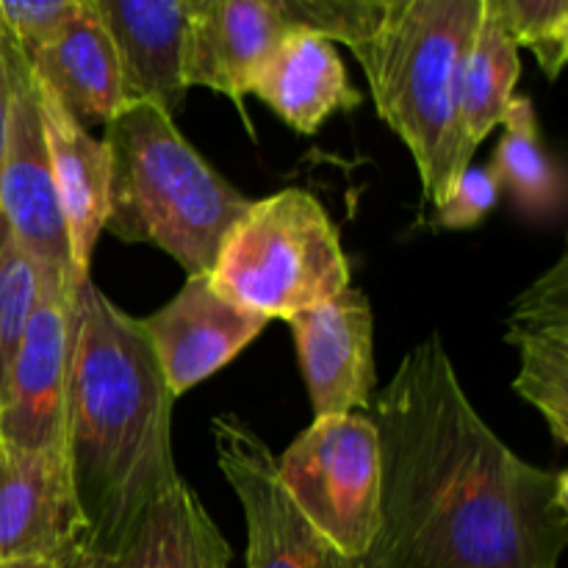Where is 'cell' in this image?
<instances>
[{
	"instance_id": "1",
	"label": "cell",
	"mask_w": 568,
	"mask_h": 568,
	"mask_svg": "<svg viewBox=\"0 0 568 568\" xmlns=\"http://www.w3.org/2000/svg\"><path fill=\"white\" fill-rule=\"evenodd\" d=\"M369 416L381 527L364 568H558L568 475L521 460L466 397L442 336L405 353Z\"/></svg>"
},
{
	"instance_id": "2",
	"label": "cell",
	"mask_w": 568,
	"mask_h": 568,
	"mask_svg": "<svg viewBox=\"0 0 568 568\" xmlns=\"http://www.w3.org/2000/svg\"><path fill=\"white\" fill-rule=\"evenodd\" d=\"M172 405L139 320L83 277L72 308L64 460L89 560L114 552L139 516L181 480Z\"/></svg>"
},
{
	"instance_id": "3",
	"label": "cell",
	"mask_w": 568,
	"mask_h": 568,
	"mask_svg": "<svg viewBox=\"0 0 568 568\" xmlns=\"http://www.w3.org/2000/svg\"><path fill=\"white\" fill-rule=\"evenodd\" d=\"M111 236L150 244L186 275H209L253 200L225 181L153 100H128L105 122Z\"/></svg>"
},
{
	"instance_id": "4",
	"label": "cell",
	"mask_w": 568,
	"mask_h": 568,
	"mask_svg": "<svg viewBox=\"0 0 568 568\" xmlns=\"http://www.w3.org/2000/svg\"><path fill=\"white\" fill-rule=\"evenodd\" d=\"M486 0H403L355 59L381 120L410 150L425 197H447L460 172L458 109L466 55Z\"/></svg>"
},
{
	"instance_id": "5",
	"label": "cell",
	"mask_w": 568,
	"mask_h": 568,
	"mask_svg": "<svg viewBox=\"0 0 568 568\" xmlns=\"http://www.w3.org/2000/svg\"><path fill=\"white\" fill-rule=\"evenodd\" d=\"M209 281L264 320H292L349 286V261L325 205L305 189L253 200L227 231Z\"/></svg>"
},
{
	"instance_id": "6",
	"label": "cell",
	"mask_w": 568,
	"mask_h": 568,
	"mask_svg": "<svg viewBox=\"0 0 568 568\" xmlns=\"http://www.w3.org/2000/svg\"><path fill=\"white\" fill-rule=\"evenodd\" d=\"M386 14L383 0H205L186 17L183 83L231 98L250 131L247 81L283 39L316 33L358 55Z\"/></svg>"
},
{
	"instance_id": "7",
	"label": "cell",
	"mask_w": 568,
	"mask_h": 568,
	"mask_svg": "<svg viewBox=\"0 0 568 568\" xmlns=\"http://www.w3.org/2000/svg\"><path fill=\"white\" fill-rule=\"evenodd\" d=\"M275 466L308 525L342 555L364 560L381 527L383 466L372 416H320Z\"/></svg>"
},
{
	"instance_id": "8",
	"label": "cell",
	"mask_w": 568,
	"mask_h": 568,
	"mask_svg": "<svg viewBox=\"0 0 568 568\" xmlns=\"http://www.w3.org/2000/svg\"><path fill=\"white\" fill-rule=\"evenodd\" d=\"M6 33V31H3ZM9 53V131L0 161V216L48 281L78 283L70 236L50 172L42 111L28 55L6 33Z\"/></svg>"
},
{
	"instance_id": "9",
	"label": "cell",
	"mask_w": 568,
	"mask_h": 568,
	"mask_svg": "<svg viewBox=\"0 0 568 568\" xmlns=\"http://www.w3.org/2000/svg\"><path fill=\"white\" fill-rule=\"evenodd\" d=\"M216 460L247 521V568H364L308 525L277 477L275 455L239 416L211 422Z\"/></svg>"
},
{
	"instance_id": "10",
	"label": "cell",
	"mask_w": 568,
	"mask_h": 568,
	"mask_svg": "<svg viewBox=\"0 0 568 568\" xmlns=\"http://www.w3.org/2000/svg\"><path fill=\"white\" fill-rule=\"evenodd\" d=\"M0 560L89 566L87 530L61 449L42 453L0 438Z\"/></svg>"
},
{
	"instance_id": "11",
	"label": "cell",
	"mask_w": 568,
	"mask_h": 568,
	"mask_svg": "<svg viewBox=\"0 0 568 568\" xmlns=\"http://www.w3.org/2000/svg\"><path fill=\"white\" fill-rule=\"evenodd\" d=\"M83 281V277H81ZM78 281V283H81ZM78 283L44 277L9 375L0 438L26 449L64 453L67 377L72 353V308Z\"/></svg>"
},
{
	"instance_id": "12",
	"label": "cell",
	"mask_w": 568,
	"mask_h": 568,
	"mask_svg": "<svg viewBox=\"0 0 568 568\" xmlns=\"http://www.w3.org/2000/svg\"><path fill=\"white\" fill-rule=\"evenodd\" d=\"M266 325L264 316L220 297L209 275H186L183 288L164 308L139 320L175 399L231 364Z\"/></svg>"
},
{
	"instance_id": "13",
	"label": "cell",
	"mask_w": 568,
	"mask_h": 568,
	"mask_svg": "<svg viewBox=\"0 0 568 568\" xmlns=\"http://www.w3.org/2000/svg\"><path fill=\"white\" fill-rule=\"evenodd\" d=\"M314 416L369 410L375 388V320L364 292L347 286L286 320Z\"/></svg>"
},
{
	"instance_id": "14",
	"label": "cell",
	"mask_w": 568,
	"mask_h": 568,
	"mask_svg": "<svg viewBox=\"0 0 568 568\" xmlns=\"http://www.w3.org/2000/svg\"><path fill=\"white\" fill-rule=\"evenodd\" d=\"M505 342L519 353L514 392L547 419L549 433L568 442V255L516 297Z\"/></svg>"
},
{
	"instance_id": "15",
	"label": "cell",
	"mask_w": 568,
	"mask_h": 568,
	"mask_svg": "<svg viewBox=\"0 0 568 568\" xmlns=\"http://www.w3.org/2000/svg\"><path fill=\"white\" fill-rule=\"evenodd\" d=\"M28 55L33 75L81 125L109 122L128 103L120 50L92 9L75 0L64 20Z\"/></svg>"
},
{
	"instance_id": "16",
	"label": "cell",
	"mask_w": 568,
	"mask_h": 568,
	"mask_svg": "<svg viewBox=\"0 0 568 568\" xmlns=\"http://www.w3.org/2000/svg\"><path fill=\"white\" fill-rule=\"evenodd\" d=\"M247 94H255L303 136L320 131L338 111L358 109L364 100L336 44L316 33L283 39L253 70Z\"/></svg>"
},
{
	"instance_id": "17",
	"label": "cell",
	"mask_w": 568,
	"mask_h": 568,
	"mask_svg": "<svg viewBox=\"0 0 568 568\" xmlns=\"http://www.w3.org/2000/svg\"><path fill=\"white\" fill-rule=\"evenodd\" d=\"M120 50L128 100H153L172 116L186 100L181 0H83Z\"/></svg>"
},
{
	"instance_id": "18",
	"label": "cell",
	"mask_w": 568,
	"mask_h": 568,
	"mask_svg": "<svg viewBox=\"0 0 568 568\" xmlns=\"http://www.w3.org/2000/svg\"><path fill=\"white\" fill-rule=\"evenodd\" d=\"M37 98L39 111H42L50 172H53L55 194H59L67 236H70L72 264L81 275H89L92 253L105 227V214H109V148L103 139H94L87 125H81L39 81Z\"/></svg>"
},
{
	"instance_id": "19",
	"label": "cell",
	"mask_w": 568,
	"mask_h": 568,
	"mask_svg": "<svg viewBox=\"0 0 568 568\" xmlns=\"http://www.w3.org/2000/svg\"><path fill=\"white\" fill-rule=\"evenodd\" d=\"M87 568H231V547L197 494L178 480L161 494L120 547Z\"/></svg>"
},
{
	"instance_id": "20",
	"label": "cell",
	"mask_w": 568,
	"mask_h": 568,
	"mask_svg": "<svg viewBox=\"0 0 568 568\" xmlns=\"http://www.w3.org/2000/svg\"><path fill=\"white\" fill-rule=\"evenodd\" d=\"M499 125L505 131L488 164L499 192H508L516 209L530 220H558L566 211V175L541 144L532 100L516 94Z\"/></svg>"
},
{
	"instance_id": "21",
	"label": "cell",
	"mask_w": 568,
	"mask_h": 568,
	"mask_svg": "<svg viewBox=\"0 0 568 568\" xmlns=\"http://www.w3.org/2000/svg\"><path fill=\"white\" fill-rule=\"evenodd\" d=\"M521 75L519 48L488 11H483L460 83V164L469 166L483 139L503 122Z\"/></svg>"
},
{
	"instance_id": "22",
	"label": "cell",
	"mask_w": 568,
	"mask_h": 568,
	"mask_svg": "<svg viewBox=\"0 0 568 568\" xmlns=\"http://www.w3.org/2000/svg\"><path fill=\"white\" fill-rule=\"evenodd\" d=\"M44 275L0 216V408L11 366L42 294Z\"/></svg>"
},
{
	"instance_id": "23",
	"label": "cell",
	"mask_w": 568,
	"mask_h": 568,
	"mask_svg": "<svg viewBox=\"0 0 568 568\" xmlns=\"http://www.w3.org/2000/svg\"><path fill=\"white\" fill-rule=\"evenodd\" d=\"M486 11L508 31L516 48H527L549 81L568 59V0H486Z\"/></svg>"
},
{
	"instance_id": "24",
	"label": "cell",
	"mask_w": 568,
	"mask_h": 568,
	"mask_svg": "<svg viewBox=\"0 0 568 568\" xmlns=\"http://www.w3.org/2000/svg\"><path fill=\"white\" fill-rule=\"evenodd\" d=\"M497 203L499 183L491 166L469 164L460 172L458 181L449 186L447 197L436 203L433 225L444 227V231H469V227L480 225Z\"/></svg>"
},
{
	"instance_id": "25",
	"label": "cell",
	"mask_w": 568,
	"mask_h": 568,
	"mask_svg": "<svg viewBox=\"0 0 568 568\" xmlns=\"http://www.w3.org/2000/svg\"><path fill=\"white\" fill-rule=\"evenodd\" d=\"M75 0H0V28L31 50L67 17Z\"/></svg>"
},
{
	"instance_id": "26",
	"label": "cell",
	"mask_w": 568,
	"mask_h": 568,
	"mask_svg": "<svg viewBox=\"0 0 568 568\" xmlns=\"http://www.w3.org/2000/svg\"><path fill=\"white\" fill-rule=\"evenodd\" d=\"M6 131H9V53H6V33L0 28V161L6 150Z\"/></svg>"
},
{
	"instance_id": "27",
	"label": "cell",
	"mask_w": 568,
	"mask_h": 568,
	"mask_svg": "<svg viewBox=\"0 0 568 568\" xmlns=\"http://www.w3.org/2000/svg\"><path fill=\"white\" fill-rule=\"evenodd\" d=\"M0 568H61L48 560H0Z\"/></svg>"
},
{
	"instance_id": "28",
	"label": "cell",
	"mask_w": 568,
	"mask_h": 568,
	"mask_svg": "<svg viewBox=\"0 0 568 568\" xmlns=\"http://www.w3.org/2000/svg\"><path fill=\"white\" fill-rule=\"evenodd\" d=\"M181 3H183V9H186V17H189L194 9H197V6H203L205 0H181Z\"/></svg>"
},
{
	"instance_id": "29",
	"label": "cell",
	"mask_w": 568,
	"mask_h": 568,
	"mask_svg": "<svg viewBox=\"0 0 568 568\" xmlns=\"http://www.w3.org/2000/svg\"><path fill=\"white\" fill-rule=\"evenodd\" d=\"M383 3L388 6V9H392V6H397V3H403V0H383Z\"/></svg>"
}]
</instances>
